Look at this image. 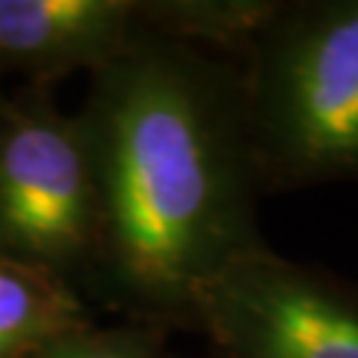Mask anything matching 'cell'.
<instances>
[{"label":"cell","mask_w":358,"mask_h":358,"mask_svg":"<svg viewBox=\"0 0 358 358\" xmlns=\"http://www.w3.org/2000/svg\"><path fill=\"white\" fill-rule=\"evenodd\" d=\"M80 120L117 287L146 316L194 329L207 287L268 244L234 59L146 29L99 66Z\"/></svg>","instance_id":"cell-1"},{"label":"cell","mask_w":358,"mask_h":358,"mask_svg":"<svg viewBox=\"0 0 358 358\" xmlns=\"http://www.w3.org/2000/svg\"><path fill=\"white\" fill-rule=\"evenodd\" d=\"M231 59L260 192L358 180V0H273Z\"/></svg>","instance_id":"cell-2"},{"label":"cell","mask_w":358,"mask_h":358,"mask_svg":"<svg viewBox=\"0 0 358 358\" xmlns=\"http://www.w3.org/2000/svg\"><path fill=\"white\" fill-rule=\"evenodd\" d=\"M194 329L217 358H358V284L266 244L202 292Z\"/></svg>","instance_id":"cell-3"},{"label":"cell","mask_w":358,"mask_h":358,"mask_svg":"<svg viewBox=\"0 0 358 358\" xmlns=\"http://www.w3.org/2000/svg\"><path fill=\"white\" fill-rule=\"evenodd\" d=\"M0 242L13 260L56 276L101 250V205L83 120L40 101L0 120Z\"/></svg>","instance_id":"cell-4"},{"label":"cell","mask_w":358,"mask_h":358,"mask_svg":"<svg viewBox=\"0 0 358 358\" xmlns=\"http://www.w3.org/2000/svg\"><path fill=\"white\" fill-rule=\"evenodd\" d=\"M146 29L157 3L0 0V59L38 72L103 66Z\"/></svg>","instance_id":"cell-5"},{"label":"cell","mask_w":358,"mask_h":358,"mask_svg":"<svg viewBox=\"0 0 358 358\" xmlns=\"http://www.w3.org/2000/svg\"><path fill=\"white\" fill-rule=\"evenodd\" d=\"M85 327V308L62 276L0 257V358H32Z\"/></svg>","instance_id":"cell-6"},{"label":"cell","mask_w":358,"mask_h":358,"mask_svg":"<svg viewBox=\"0 0 358 358\" xmlns=\"http://www.w3.org/2000/svg\"><path fill=\"white\" fill-rule=\"evenodd\" d=\"M32 358H165L162 337L138 329H80Z\"/></svg>","instance_id":"cell-7"}]
</instances>
